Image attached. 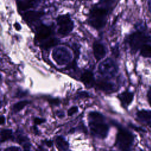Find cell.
<instances>
[{"instance_id":"7402d4cb","label":"cell","mask_w":151,"mask_h":151,"mask_svg":"<svg viewBox=\"0 0 151 151\" xmlns=\"http://www.w3.org/2000/svg\"><path fill=\"white\" fill-rule=\"evenodd\" d=\"M49 103L50 105H51L52 106H59L60 105V100L59 99H56V98H53V99H50L49 100Z\"/></svg>"},{"instance_id":"5bb4252c","label":"cell","mask_w":151,"mask_h":151,"mask_svg":"<svg viewBox=\"0 0 151 151\" xmlns=\"http://www.w3.org/2000/svg\"><path fill=\"white\" fill-rule=\"evenodd\" d=\"M96 86L100 90L107 93H111L116 91L115 85L107 81H99L96 83Z\"/></svg>"},{"instance_id":"8992f818","label":"cell","mask_w":151,"mask_h":151,"mask_svg":"<svg viewBox=\"0 0 151 151\" xmlns=\"http://www.w3.org/2000/svg\"><path fill=\"white\" fill-rule=\"evenodd\" d=\"M99 72L103 76L112 78L117 74L118 67L112 59H107L99 64Z\"/></svg>"},{"instance_id":"9c48e42d","label":"cell","mask_w":151,"mask_h":151,"mask_svg":"<svg viewBox=\"0 0 151 151\" xmlns=\"http://www.w3.org/2000/svg\"><path fill=\"white\" fill-rule=\"evenodd\" d=\"M93 50L94 57L97 61L101 60L105 57L106 54V51L105 46L100 42H94L93 45Z\"/></svg>"},{"instance_id":"3957f363","label":"cell","mask_w":151,"mask_h":151,"mask_svg":"<svg viewBox=\"0 0 151 151\" xmlns=\"http://www.w3.org/2000/svg\"><path fill=\"white\" fill-rule=\"evenodd\" d=\"M108 9L102 6L93 7L89 14V22L90 25L96 29L103 28L107 21Z\"/></svg>"},{"instance_id":"836d02e7","label":"cell","mask_w":151,"mask_h":151,"mask_svg":"<svg viewBox=\"0 0 151 151\" xmlns=\"http://www.w3.org/2000/svg\"><path fill=\"white\" fill-rule=\"evenodd\" d=\"M24 151H29V150H24Z\"/></svg>"},{"instance_id":"5b68a950","label":"cell","mask_w":151,"mask_h":151,"mask_svg":"<svg viewBox=\"0 0 151 151\" xmlns=\"http://www.w3.org/2000/svg\"><path fill=\"white\" fill-rule=\"evenodd\" d=\"M59 28L58 33L62 35H69L73 30L74 23L67 14L62 15L56 18Z\"/></svg>"},{"instance_id":"ffe728a7","label":"cell","mask_w":151,"mask_h":151,"mask_svg":"<svg viewBox=\"0 0 151 151\" xmlns=\"http://www.w3.org/2000/svg\"><path fill=\"white\" fill-rule=\"evenodd\" d=\"M30 103V102L28 100H21L16 103L14 105L12 110L15 112H18L22 110L27 105Z\"/></svg>"},{"instance_id":"9a60e30c","label":"cell","mask_w":151,"mask_h":151,"mask_svg":"<svg viewBox=\"0 0 151 151\" xmlns=\"http://www.w3.org/2000/svg\"><path fill=\"white\" fill-rule=\"evenodd\" d=\"M81 81L89 87H91L94 84V78L93 74L89 71L84 72L80 78Z\"/></svg>"},{"instance_id":"52a82bcc","label":"cell","mask_w":151,"mask_h":151,"mask_svg":"<svg viewBox=\"0 0 151 151\" xmlns=\"http://www.w3.org/2000/svg\"><path fill=\"white\" fill-rule=\"evenodd\" d=\"M53 59L59 65H64L69 63L71 59L70 52L65 47L55 48L52 54Z\"/></svg>"},{"instance_id":"44dd1931","label":"cell","mask_w":151,"mask_h":151,"mask_svg":"<svg viewBox=\"0 0 151 151\" xmlns=\"http://www.w3.org/2000/svg\"><path fill=\"white\" fill-rule=\"evenodd\" d=\"M78 112V107L77 106H73L70 107L67 111V115L69 116H71L75 113H76Z\"/></svg>"},{"instance_id":"e0dca14e","label":"cell","mask_w":151,"mask_h":151,"mask_svg":"<svg viewBox=\"0 0 151 151\" xmlns=\"http://www.w3.org/2000/svg\"><path fill=\"white\" fill-rule=\"evenodd\" d=\"M59 41L58 39H55V38H50L48 40L43 42V43L41 44V47L44 49H48L59 44Z\"/></svg>"},{"instance_id":"d4e9b609","label":"cell","mask_w":151,"mask_h":151,"mask_svg":"<svg viewBox=\"0 0 151 151\" xmlns=\"http://www.w3.org/2000/svg\"><path fill=\"white\" fill-rule=\"evenodd\" d=\"M26 95H27L26 92H25V91H24L18 90V92L16 93V97H17V98H23V97L26 96Z\"/></svg>"},{"instance_id":"4316f807","label":"cell","mask_w":151,"mask_h":151,"mask_svg":"<svg viewBox=\"0 0 151 151\" xmlns=\"http://www.w3.org/2000/svg\"><path fill=\"white\" fill-rule=\"evenodd\" d=\"M147 100L149 105L151 106V86L149 87L147 93Z\"/></svg>"},{"instance_id":"d6986e66","label":"cell","mask_w":151,"mask_h":151,"mask_svg":"<svg viewBox=\"0 0 151 151\" xmlns=\"http://www.w3.org/2000/svg\"><path fill=\"white\" fill-rule=\"evenodd\" d=\"M140 55L144 58H151V44L145 45L140 50Z\"/></svg>"},{"instance_id":"8fae6325","label":"cell","mask_w":151,"mask_h":151,"mask_svg":"<svg viewBox=\"0 0 151 151\" xmlns=\"http://www.w3.org/2000/svg\"><path fill=\"white\" fill-rule=\"evenodd\" d=\"M43 15L44 12L43 11H28L24 13L23 17L27 23H31L39 20Z\"/></svg>"},{"instance_id":"d6a6232c","label":"cell","mask_w":151,"mask_h":151,"mask_svg":"<svg viewBox=\"0 0 151 151\" xmlns=\"http://www.w3.org/2000/svg\"><path fill=\"white\" fill-rule=\"evenodd\" d=\"M5 122H6V118L4 116H1V125H3L5 123Z\"/></svg>"},{"instance_id":"603a6c76","label":"cell","mask_w":151,"mask_h":151,"mask_svg":"<svg viewBox=\"0 0 151 151\" xmlns=\"http://www.w3.org/2000/svg\"><path fill=\"white\" fill-rule=\"evenodd\" d=\"M46 122V120L44 119H42V118H35L34 119V122L35 123V125H40L43 123H44Z\"/></svg>"},{"instance_id":"f1b7e54d","label":"cell","mask_w":151,"mask_h":151,"mask_svg":"<svg viewBox=\"0 0 151 151\" xmlns=\"http://www.w3.org/2000/svg\"><path fill=\"white\" fill-rule=\"evenodd\" d=\"M14 27L16 28L17 30H20L21 28V27L20 26V24H18V23H16L15 24H14Z\"/></svg>"},{"instance_id":"277c9868","label":"cell","mask_w":151,"mask_h":151,"mask_svg":"<svg viewBox=\"0 0 151 151\" xmlns=\"http://www.w3.org/2000/svg\"><path fill=\"white\" fill-rule=\"evenodd\" d=\"M134 142V136L128 130L120 127L116 136V144L122 151H131Z\"/></svg>"},{"instance_id":"83f0119b","label":"cell","mask_w":151,"mask_h":151,"mask_svg":"<svg viewBox=\"0 0 151 151\" xmlns=\"http://www.w3.org/2000/svg\"><path fill=\"white\" fill-rule=\"evenodd\" d=\"M57 115L59 118H63L64 116V112H62V111H58L57 112Z\"/></svg>"},{"instance_id":"7c38bea8","label":"cell","mask_w":151,"mask_h":151,"mask_svg":"<svg viewBox=\"0 0 151 151\" xmlns=\"http://www.w3.org/2000/svg\"><path fill=\"white\" fill-rule=\"evenodd\" d=\"M136 116L139 121L147 124L151 127V110L142 109L136 112Z\"/></svg>"},{"instance_id":"4fadbf2b","label":"cell","mask_w":151,"mask_h":151,"mask_svg":"<svg viewBox=\"0 0 151 151\" xmlns=\"http://www.w3.org/2000/svg\"><path fill=\"white\" fill-rule=\"evenodd\" d=\"M17 5L18 8L21 10H27L30 8H34L39 6L41 1H17Z\"/></svg>"},{"instance_id":"ba28073f","label":"cell","mask_w":151,"mask_h":151,"mask_svg":"<svg viewBox=\"0 0 151 151\" xmlns=\"http://www.w3.org/2000/svg\"><path fill=\"white\" fill-rule=\"evenodd\" d=\"M51 29L48 26L42 24L36 28L35 38L38 41H46L50 38Z\"/></svg>"},{"instance_id":"ac0fdd59","label":"cell","mask_w":151,"mask_h":151,"mask_svg":"<svg viewBox=\"0 0 151 151\" xmlns=\"http://www.w3.org/2000/svg\"><path fill=\"white\" fill-rule=\"evenodd\" d=\"M12 130L8 129H4L1 130V142H6L12 138Z\"/></svg>"},{"instance_id":"4dcf8cb0","label":"cell","mask_w":151,"mask_h":151,"mask_svg":"<svg viewBox=\"0 0 151 151\" xmlns=\"http://www.w3.org/2000/svg\"><path fill=\"white\" fill-rule=\"evenodd\" d=\"M46 144L47 145V146L51 147L53 146V142L51 141H46Z\"/></svg>"},{"instance_id":"484cf974","label":"cell","mask_w":151,"mask_h":151,"mask_svg":"<svg viewBox=\"0 0 151 151\" xmlns=\"http://www.w3.org/2000/svg\"><path fill=\"white\" fill-rule=\"evenodd\" d=\"M78 98H88L89 97V93L86 91H82V92H80L78 94Z\"/></svg>"},{"instance_id":"f546056e","label":"cell","mask_w":151,"mask_h":151,"mask_svg":"<svg viewBox=\"0 0 151 151\" xmlns=\"http://www.w3.org/2000/svg\"><path fill=\"white\" fill-rule=\"evenodd\" d=\"M131 126L133 127L134 129H135L136 130H139V131H142V132H145V130H143V129L142 128H140V127H136V126H134L133 125H131Z\"/></svg>"},{"instance_id":"6da1fadb","label":"cell","mask_w":151,"mask_h":151,"mask_svg":"<svg viewBox=\"0 0 151 151\" xmlns=\"http://www.w3.org/2000/svg\"><path fill=\"white\" fill-rule=\"evenodd\" d=\"M137 31L132 33L127 38V43L132 53H136L145 45L151 44V35L146 32L143 23L138 24Z\"/></svg>"},{"instance_id":"30bf717a","label":"cell","mask_w":151,"mask_h":151,"mask_svg":"<svg viewBox=\"0 0 151 151\" xmlns=\"http://www.w3.org/2000/svg\"><path fill=\"white\" fill-rule=\"evenodd\" d=\"M118 99L125 107L129 106L134 99V93L129 90H126L119 94L118 96Z\"/></svg>"},{"instance_id":"cb8c5ba5","label":"cell","mask_w":151,"mask_h":151,"mask_svg":"<svg viewBox=\"0 0 151 151\" xmlns=\"http://www.w3.org/2000/svg\"><path fill=\"white\" fill-rule=\"evenodd\" d=\"M4 151H21V149L17 146H10L5 149Z\"/></svg>"},{"instance_id":"2e32d148","label":"cell","mask_w":151,"mask_h":151,"mask_svg":"<svg viewBox=\"0 0 151 151\" xmlns=\"http://www.w3.org/2000/svg\"><path fill=\"white\" fill-rule=\"evenodd\" d=\"M57 148L59 151H69V145L66 139L62 136H58L55 139Z\"/></svg>"},{"instance_id":"7a4b0ae2","label":"cell","mask_w":151,"mask_h":151,"mask_svg":"<svg viewBox=\"0 0 151 151\" xmlns=\"http://www.w3.org/2000/svg\"><path fill=\"white\" fill-rule=\"evenodd\" d=\"M89 126L91 134L95 136L104 139L108 134L109 127L104 122L105 118L98 112H91L88 115Z\"/></svg>"},{"instance_id":"1f68e13d","label":"cell","mask_w":151,"mask_h":151,"mask_svg":"<svg viewBox=\"0 0 151 151\" xmlns=\"http://www.w3.org/2000/svg\"><path fill=\"white\" fill-rule=\"evenodd\" d=\"M148 3V10L149 12L151 14V1H148L147 2Z\"/></svg>"}]
</instances>
